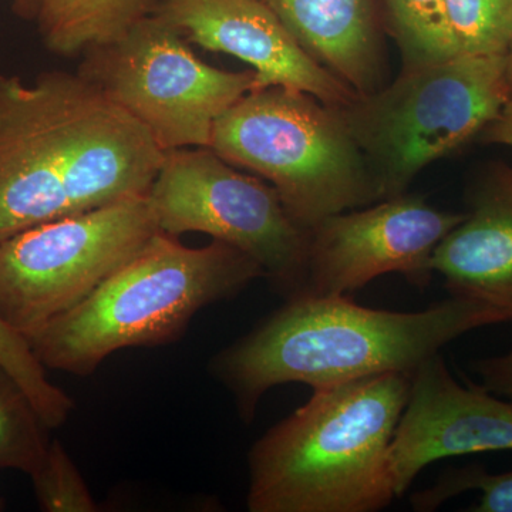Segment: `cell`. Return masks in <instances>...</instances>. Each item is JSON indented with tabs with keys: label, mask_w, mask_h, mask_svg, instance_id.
Listing matches in <instances>:
<instances>
[{
	"label": "cell",
	"mask_w": 512,
	"mask_h": 512,
	"mask_svg": "<svg viewBox=\"0 0 512 512\" xmlns=\"http://www.w3.org/2000/svg\"><path fill=\"white\" fill-rule=\"evenodd\" d=\"M130 114L79 73L0 74V244L26 229L147 195L164 163Z\"/></svg>",
	"instance_id": "6da1fadb"
},
{
	"label": "cell",
	"mask_w": 512,
	"mask_h": 512,
	"mask_svg": "<svg viewBox=\"0 0 512 512\" xmlns=\"http://www.w3.org/2000/svg\"><path fill=\"white\" fill-rule=\"evenodd\" d=\"M511 320L503 309L457 296L421 312L365 308L349 296H295L222 349L211 370L251 423L262 397L279 384L316 390L383 373L412 375L464 333Z\"/></svg>",
	"instance_id": "7a4b0ae2"
},
{
	"label": "cell",
	"mask_w": 512,
	"mask_h": 512,
	"mask_svg": "<svg viewBox=\"0 0 512 512\" xmlns=\"http://www.w3.org/2000/svg\"><path fill=\"white\" fill-rule=\"evenodd\" d=\"M409 373L313 390L249 450L251 512H376L396 494L389 454Z\"/></svg>",
	"instance_id": "3957f363"
},
{
	"label": "cell",
	"mask_w": 512,
	"mask_h": 512,
	"mask_svg": "<svg viewBox=\"0 0 512 512\" xmlns=\"http://www.w3.org/2000/svg\"><path fill=\"white\" fill-rule=\"evenodd\" d=\"M264 269L225 242L188 248L157 232L79 305L26 336L45 369L89 376L117 350L181 338L212 303L235 298Z\"/></svg>",
	"instance_id": "277c9868"
},
{
	"label": "cell",
	"mask_w": 512,
	"mask_h": 512,
	"mask_svg": "<svg viewBox=\"0 0 512 512\" xmlns=\"http://www.w3.org/2000/svg\"><path fill=\"white\" fill-rule=\"evenodd\" d=\"M208 148L271 184L305 231L383 200L340 110L308 93L252 90L215 121Z\"/></svg>",
	"instance_id": "5b68a950"
},
{
	"label": "cell",
	"mask_w": 512,
	"mask_h": 512,
	"mask_svg": "<svg viewBox=\"0 0 512 512\" xmlns=\"http://www.w3.org/2000/svg\"><path fill=\"white\" fill-rule=\"evenodd\" d=\"M511 97L505 55H461L403 69L339 110L387 200L406 194L427 165L480 137Z\"/></svg>",
	"instance_id": "8992f818"
},
{
	"label": "cell",
	"mask_w": 512,
	"mask_h": 512,
	"mask_svg": "<svg viewBox=\"0 0 512 512\" xmlns=\"http://www.w3.org/2000/svg\"><path fill=\"white\" fill-rule=\"evenodd\" d=\"M77 73L146 127L165 153L208 148L215 121L255 87L254 70L202 62L154 13L116 42L84 52Z\"/></svg>",
	"instance_id": "52a82bcc"
},
{
	"label": "cell",
	"mask_w": 512,
	"mask_h": 512,
	"mask_svg": "<svg viewBox=\"0 0 512 512\" xmlns=\"http://www.w3.org/2000/svg\"><path fill=\"white\" fill-rule=\"evenodd\" d=\"M160 232L147 195L26 229L0 244V320L23 338L84 301Z\"/></svg>",
	"instance_id": "ba28073f"
},
{
	"label": "cell",
	"mask_w": 512,
	"mask_h": 512,
	"mask_svg": "<svg viewBox=\"0 0 512 512\" xmlns=\"http://www.w3.org/2000/svg\"><path fill=\"white\" fill-rule=\"evenodd\" d=\"M147 197L164 234L210 235L251 256L285 299L301 293L308 232L262 178L241 173L211 148H180L165 153Z\"/></svg>",
	"instance_id": "9c48e42d"
},
{
	"label": "cell",
	"mask_w": 512,
	"mask_h": 512,
	"mask_svg": "<svg viewBox=\"0 0 512 512\" xmlns=\"http://www.w3.org/2000/svg\"><path fill=\"white\" fill-rule=\"evenodd\" d=\"M464 217L410 194L330 215L306 231L305 281L298 296H348L386 274L403 275L424 291L433 279L437 245Z\"/></svg>",
	"instance_id": "30bf717a"
},
{
	"label": "cell",
	"mask_w": 512,
	"mask_h": 512,
	"mask_svg": "<svg viewBox=\"0 0 512 512\" xmlns=\"http://www.w3.org/2000/svg\"><path fill=\"white\" fill-rule=\"evenodd\" d=\"M512 450V400L458 383L440 353L412 373L390 446V476L402 497L421 470L443 458Z\"/></svg>",
	"instance_id": "8fae6325"
},
{
	"label": "cell",
	"mask_w": 512,
	"mask_h": 512,
	"mask_svg": "<svg viewBox=\"0 0 512 512\" xmlns=\"http://www.w3.org/2000/svg\"><path fill=\"white\" fill-rule=\"evenodd\" d=\"M158 18L188 43L248 63L254 90L285 87L342 109L357 94L312 59L265 0H165Z\"/></svg>",
	"instance_id": "7c38bea8"
},
{
	"label": "cell",
	"mask_w": 512,
	"mask_h": 512,
	"mask_svg": "<svg viewBox=\"0 0 512 512\" xmlns=\"http://www.w3.org/2000/svg\"><path fill=\"white\" fill-rule=\"evenodd\" d=\"M466 217L431 258L450 296L488 303L512 318V165H491L468 190Z\"/></svg>",
	"instance_id": "4fadbf2b"
},
{
	"label": "cell",
	"mask_w": 512,
	"mask_h": 512,
	"mask_svg": "<svg viewBox=\"0 0 512 512\" xmlns=\"http://www.w3.org/2000/svg\"><path fill=\"white\" fill-rule=\"evenodd\" d=\"M296 42L359 96L386 84L375 0H265Z\"/></svg>",
	"instance_id": "5bb4252c"
},
{
	"label": "cell",
	"mask_w": 512,
	"mask_h": 512,
	"mask_svg": "<svg viewBox=\"0 0 512 512\" xmlns=\"http://www.w3.org/2000/svg\"><path fill=\"white\" fill-rule=\"evenodd\" d=\"M158 5L160 0H40L37 28L49 52L76 56L116 42Z\"/></svg>",
	"instance_id": "9a60e30c"
},
{
	"label": "cell",
	"mask_w": 512,
	"mask_h": 512,
	"mask_svg": "<svg viewBox=\"0 0 512 512\" xmlns=\"http://www.w3.org/2000/svg\"><path fill=\"white\" fill-rule=\"evenodd\" d=\"M403 69L461 56L448 23L444 0H383Z\"/></svg>",
	"instance_id": "2e32d148"
},
{
	"label": "cell",
	"mask_w": 512,
	"mask_h": 512,
	"mask_svg": "<svg viewBox=\"0 0 512 512\" xmlns=\"http://www.w3.org/2000/svg\"><path fill=\"white\" fill-rule=\"evenodd\" d=\"M49 430L25 390L0 366V471L32 477L45 463Z\"/></svg>",
	"instance_id": "e0dca14e"
},
{
	"label": "cell",
	"mask_w": 512,
	"mask_h": 512,
	"mask_svg": "<svg viewBox=\"0 0 512 512\" xmlns=\"http://www.w3.org/2000/svg\"><path fill=\"white\" fill-rule=\"evenodd\" d=\"M444 5L460 55H507L512 0H444Z\"/></svg>",
	"instance_id": "ac0fdd59"
},
{
	"label": "cell",
	"mask_w": 512,
	"mask_h": 512,
	"mask_svg": "<svg viewBox=\"0 0 512 512\" xmlns=\"http://www.w3.org/2000/svg\"><path fill=\"white\" fill-rule=\"evenodd\" d=\"M0 366L25 390L50 430L66 423L74 409L72 397L47 379L45 367L33 355L26 339L2 320Z\"/></svg>",
	"instance_id": "d6986e66"
},
{
	"label": "cell",
	"mask_w": 512,
	"mask_h": 512,
	"mask_svg": "<svg viewBox=\"0 0 512 512\" xmlns=\"http://www.w3.org/2000/svg\"><path fill=\"white\" fill-rule=\"evenodd\" d=\"M468 490L481 491L480 501L468 511L512 512V470L490 474L480 466L448 468L433 487L414 493L410 501L414 511L430 512Z\"/></svg>",
	"instance_id": "ffe728a7"
},
{
	"label": "cell",
	"mask_w": 512,
	"mask_h": 512,
	"mask_svg": "<svg viewBox=\"0 0 512 512\" xmlns=\"http://www.w3.org/2000/svg\"><path fill=\"white\" fill-rule=\"evenodd\" d=\"M33 490L40 510L94 512L99 510L79 468L59 440H52L42 467L33 474Z\"/></svg>",
	"instance_id": "44dd1931"
},
{
	"label": "cell",
	"mask_w": 512,
	"mask_h": 512,
	"mask_svg": "<svg viewBox=\"0 0 512 512\" xmlns=\"http://www.w3.org/2000/svg\"><path fill=\"white\" fill-rule=\"evenodd\" d=\"M473 370L485 390L512 400V350L503 356L477 360L473 363Z\"/></svg>",
	"instance_id": "7402d4cb"
},
{
	"label": "cell",
	"mask_w": 512,
	"mask_h": 512,
	"mask_svg": "<svg viewBox=\"0 0 512 512\" xmlns=\"http://www.w3.org/2000/svg\"><path fill=\"white\" fill-rule=\"evenodd\" d=\"M478 140L485 144L512 147V97L498 114L497 119L484 128Z\"/></svg>",
	"instance_id": "603a6c76"
},
{
	"label": "cell",
	"mask_w": 512,
	"mask_h": 512,
	"mask_svg": "<svg viewBox=\"0 0 512 512\" xmlns=\"http://www.w3.org/2000/svg\"><path fill=\"white\" fill-rule=\"evenodd\" d=\"M12 8L20 18L36 19L37 13H39L40 0H12Z\"/></svg>",
	"instance_id": "cb8c5ba5"
},
{
	"label": "cell",
	"mask_w": 512,
	"mask_h": 512,
	"mask_svg": "<svg viewBox=\"0 0 512 512\" xmlns=\"http://www.w3.org/2000/svg\"><path fill=\"white\" fill-rule=\"evenodd\" d=\"M505 62H507V79L512 93V40L510 47H508L507 55H505Z\"/></svg>",
	"instance_id": "d4e9b609"
},
{
	"label": "cell",
	"mask_w": 512,
	"mask_h": 512,
	"mask_svg": "<svg viewBox=\"0 0 512 512\" xmlns=\"http://www.w3.org/2000/svg\"><path fill=\"white\" fill-rule=\"evenodd\" d=\"M5 510V501H3L2 495H0V511Z\"/></svg>",
	"instance_id": "484cf974"
}]
</instances>
